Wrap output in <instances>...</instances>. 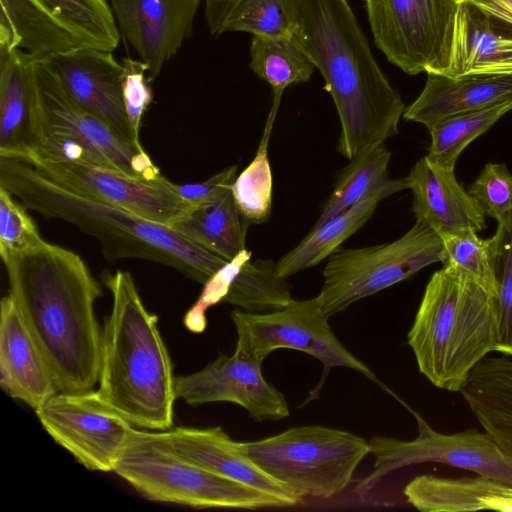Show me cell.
Masks as SVG:
<instances>
[{
  "label": "cell",
  "mask_w": 512,
  "mask_h": 512,
  "mask_svg": "<svg viewBox=\"0 0 512 512\" xmlns=\"http://www.w3.org/2000/svg\"><path fill=\"white\" fill-rule=\"evenodd\" d=\"M3 262L10 293L46 358L58 392L94 390L102 340L94 304L101 289L85 262L46 241Z\"/></svg>",
  "instance_id": "cell-1"
},
{
  "label": "cell",
  "mask_w": 512,
  "mask_h": 512,
  "mask_svg": "<svg viewBox=\"0 0 512 512\" xmlns=\"http://www.w3.org/2000/svg\"><path fill=\"white\" fill-rule=\"evenodd\" d=\"M325 80L348 160L398 133L404 102L378 66L348 0H296L292 35Z\"/></svg>",
  "instance_id": "cell-2"
},
{
  "label": "cell",
  "mask_w": 512,
  "mask_h": 512,
  "mask_svg": "<svg viewBox=\"0 0 512 512\" xmlns=\"http://www.w3.org/2000/svg\"><path fill=\"white\" fill-rule=\"evenodd\" d=\"M0 186L16 196L25 208L69 222L96 237L109 261L124 258L155 261L201 284H206L229 262L170 226L77 195L23 161L0 158Z\"/></svg>",
  "instance_id": "cell-3"
},
{
  "label": "cell",
  "mask_w": 512,
  "mask_h": 512,
  "mask_svg": "<svg viewBox=\"0 0 512 512\" xmlns=\"http://www.w3.org/2000/svg\"><path fill=\"white\" fill-rule=\"evenodd\" d=\"M113 298L102 328L98 393L134 427L166 431L173 424L175 376L157 327L131 274L102 275Z\"/></svg>",
  "instance_id": "cell-4"
},
{
  "label": "cell",
  "mask_w": 512,
  "mask_h": 512,
  "mask_svg": "<svg viewBox=\"0 0 512 512\" xmlns=\"http://www.w3.org/2000/svg\"><path fill=\"white\" fill-rule=\"evenodd\" d=\"M407 341L434 386L460 392L474 367L497 351V293L467 271L444 265L425 287Z\"/></svg>",
  "instance_id": "cell-5"
},
{
  "label": "cell",
  "mask_w": 512,
  "mask_h": 512,
  "mask_svg": "<svg viewBox=\"0 0 512 512\" xmlns=\"http://www.w3.org/2000/svg\"><path fill=\"white\" fill-rule=\"evenodd\" d=\"M114 473L153 502L249 510L288 506L271 493L183 458L163 440L160 432L134 428Z\"/></svg>",
  "instance_id": "cell-6"
},
{
  "label": "cell",
  "mask_w": 512,
  "mask_h": 512,
  "mask_svg": "<svg viewBox=\"0 0 512 512\" xmlns=\"http://www.w3.org/2000/svg\"><path fill=\"white\" fill-rule=\"evenodd\" d=\"M34 71L40 119L39 147L32 158L80 163L137 179L161 175L139 142L73 101L43 60L35 59Z\"/></svg>",
  "instance_id": "cell-7"
},
{
  "label": "cell",
  "mask_w": 512,
  "mask_h": 512,
  "mask_svg": "<svg viewBox=\"0 0 512 512\" xmlns=\"http://www.w3.org/2000/svg\"><path fill=\"white\" fill-rule=\"evenodd\" d=\"M237 443L257 467L299 500L340 494L370 453L369 441L321 425L292 427L261 440Z\"/></svg>",
  "instance_id": "cell-8"
},
{
  "label": "cell",
  "mask_w": 512,
  "mask_h": 512,
  "mask_svg": "<svg viewBox=\"0 0 512 512\" xmlns=\"http://www.w3.org/2000/svg\"><path fill=\"white\" fill-rule=\"evenodd\" d=\"M442 238L416 221L399 239L362 248H337L323 270L316 296L331 317L352 303L401 282L422 268L442 262Z\"/></svg>",
  "instance_id": "cell-9"
},
{
  "label": "cell",
  "mask_w": 512,
  "mask_h": 512,
  "mask_svg": "<svg viewBox=\"0 0 512 512\" xmlns=\"http://www.w3.org/2000/svg\"><path fill=\"white\" fill-rule=\"evenodd\" d=\"M235 325L237 342L235 352L259 362L274 350L289 348L307 353L324 367L323 380L331 368L346 367L362 373L379 383L371 369L354 356L335 336L329 316L323 311L317 297L293 300L288 305L268 312H247L236 308L230 312Z\"/></svg>",
  "instance_id": "cell-10"
},
{
  "label": "cell",
  "mask_w": 512,
  "mask_h": 512,
  "mask_svg": "<svg viewBox=\"0 0 512 512\" xmlns=\"http://www.w3.org/2000/svg\"><path fill=\"white\" fill-rule=\"evenodd\" d=\"M376 46L409 75L445 74L458 0H365Z\"/></svg>",
  "instance_id": "cell-11"
},
{
  "label": "cell",
  "mask_w": 512,
  "mask_h": 512,
  "mask_svg": "<svg viewBox=\"0 0 512 512\" xmlns=\"http://www.w3.org/2000/svg\"><path fill=\"white\" fill-rule=\"evenodd\" d=\"M415 414L418 436L411 441L374 436L369 440L374 457L372 471L363 478L356 493L364 497L389 473L410 465L439 463L466 469L512 486V468L484 431L467 430L442 434Z\"/></svg>",
  "instance_id": "cell-12"
},
{
  "label": "cell",
  "mask_w": 512,
  "mask_h": 512,
  "mask_svg": "<svg viewBox=\"0 0 512 512\" xmlns=\"http://www.w3.org/2000/svg\"><path fill=\"white\" fill-rule=\"evenodd\" d=\"M35 413L52 439L90 471L114 472L134 430L97 390L58 392Z\"/></svg>",
  "instance_id": "cell-13"
},
{
  "label": "cell",
  "mask_w": 512,
  "mask_h": 512,
  "mask_svg": "<svg viewBox=\"0 0 512 512\" xmlns=\"http://www.w3.org/2000/svg\"><path fill=\"white\" fill-rule=\"evenodd\" d=\"M55 184L85 198L130 211L147 220L170 226L193 207L173 183L159 175L137 179L74 162L34 157L26 162Z\"/></svg>",
  "instance_id": "cell-14"
},
{
  "label": "cell",
  "mask_w": 512,
  "mask_h": 512,
  "mask_svg": "<svg viewBox=\"0 0 512 512\" xmlns=\"http://www.w3.org/2000/svg\"><path fill=\"white\" fill-rule=\"evenodd\" d=\"M175 395L189 405L231 402L246 409L255 421L280 420L289 416L284 395L267 382L262 362L234 351L190 375L175 376Z\"/></svg>",
  "instance_id": "cell-15"
},
{
  "label": "cell",
  "mask_w": 512,
  "mask_h": 512,
  "mask_svg": "<svg viewBox=\"0 0 512 512\" xmlns=\"http://www.w3.org/2000/svg\"><path fill=\"white\" fill-rule=\"evenodd\" d=\"M43 61L73 101L122 136L139 142L125 111L122 64L112 51L79 46Z\"/></svg>",
  "instance_id": "cell-16"
},
{
  "label": "cell",
  "mask_w": 512,
  "mask_h": 512,
  "mask_svg": "<svg viewBox=\"0 0 512 512\" xmlns=\"http://www.w3.org/2000/svg\"><path fill=\"white\" fill-rule=\"evenodd\" d=\"M118 28L154 80L191 34L202 0H109Z\"/></svg>",
  "instance_id": "cell-17"
},
{
  "label": "cell",
  "mask_w": 512,
  "mask_h": 512,
  "mask_svg": "<svg viewBox=\"0 0 512 512\" xmlns=\"http://www.w3.org/2000/svg\"><path fill=\"white\" fill-rule=\"evenodd\" d=\"M0 386L35 411L58 393L46 358L10 292L0 303Z\"/></svg>",
  "instance_id": "cell-18"
},
{
  "label": "cell",
  "mask_w": 512,
  "mask_h": 512,
  "mask_svg": "<svg viewBox=\"0 0 512 512\" xmlns=\"http://www.w3.org/2000/svg\"><path fill=\"white\" fill-rule=\"evenodd\" d=\"M35 58L0 52V158L27 162L39 147V93Z\"/></svg>",
  "instance_id": "cell-19"
},
{
  "label": "cell",
  "mask_w": 512,
  "mask_h": 512,
  "mask_svg": "<svg viewBox=\"0 0 512 512\" xmlns=\"http://www.w3.org/2000/svg\"><path fill=\"white\" fill-rule=\"evenodd\" d=\"M446 168L422 157L406 177L413 193L416 221L440 236L461 230L480 232L485 228V214L477 201Z\"/></svg>",
  "instance_id": "cell-20"
},
{
  "label": "cell",
  "mask_w": 512,
  "mask_h": 512,
  "mask_svg": "<svg viewBox=\"0 0 512 512\" xmlns=\"http://www.w3.org/2000/svg\"><path fill=\"white\" fill-rule=\"evenodd\" d=\"M163 440L180 456L217 474L271 493L288 506L300 500L285 486L257 467L222 427H175L160 432Z\"/></svg>",
  "instance_id": "cell-21"
},
{
  "label": "cell",
  "mask_w": 512,
  "mask_h": 512,
  "mask_svg": "<svg viewBox=\"0 0 512 512\" xmlns=\"http://www.w3.org/2000/svg\"><path fill=\"white\" fill-rule=\"evenodd\" d=\"M512 99V74L448 76L427 72L422 92L403 117L429 128L457 114Z\"/></svg>",
  "instance_id": "cell-22"
},
{
  "label": "cell",
  "mask_w": 512,
  "mask_h": 512,
  "mask_svg": "<svg viewBox=\"0 0 512 512\" xmlns=\"http://www.w3.org/2000/svg\"><path fill=\"white\" fill-rule=\"evenodd\" d=\"M512 74V34L458 0L449 65L445 75Z\"/></svg>",
  "instance_id": "cell-23"
},
{
  "label": "cell",
  "mask_w": 512,
  "mask_h": 512,
  "mask_svg": "<svg viewBox=\"0 0 512 512\" xmlns=\"http://www.w3.org/2000/svg\"><path fill=\"white\" fill-rule=\"evenodd\" d=\"M460 393L512 468V358H483Z\"/></svg>",
  "instance_id": "cell-24"
},
{
  "label": "cell",
  "mask_w": 512,
  "mask_h": 512,
  "mask_svg": "<svg viewBox=\"0 0 512 512\" xmlns=\"http://www.w3.org/2000/svg\"><path fill=\"white\" fill-rule=\"evenodd\" d=\"M403 492L407 502L423 512H512V486L482 475L459 479L419 475Z\"/></svg>",
  "instance_id": "cell-25"
},
{
  "label": "cell",
  "mask_w": 512,
  "mask_h": 512,
  "mask_svg": "<svg viewBox=\"0 0 512 512\" xmlns=\"http://www.w3.org/2000/svg\"><path fill=\"white\" fill-rule=\"evenodd\" d=\"M0 52L20 49L38 60L81 45L33 0H0Z\"/></svg>",
  "instance_id": "cell-26"
},
{
  "label": "cell",
  "mask_w": 512,
  "mask_h": 512,
  "mask_svg": "<svg viewBox=\"0 0 512 512\" xmlns=\"http://www.w3.org/2000/svg\"><path fill=\"white\" fill-rule=\"evenodd\" d=\"M391 153L378 145L350 160L342 170L333 192L325 202L313 227H318L368 198L379 201L408 188L407 178L390 179L388 164Z\"/></svg>",
  "instance_id": "cell-27"
},
{
  "label": "cell",
  "mask_w": 512,
  "mask_h": 512,
  "mask_svg": "<svg viewBox=\"0 0 512 512\" xmlns=\"http://www.w3.org/2000/svg\"><path fill=\"white\" fill-rule=\"evenodd\" d=\"M241 217L230 189L212 202L193 207L170 227L204 249L231 261L246 250L248 224Z\"/></svg>",
  "instance_id": "cell-28"
},
{
  "label": "cell",
  "mask_w": 512,
  "mask_h": 512,
  "mask_svg": "<svg viewBox=\"0 0 512 512\" xmlns=\"http://www.w3.org/2000/svg\"><path fill=\"white\" fill-rule=\"evenodd\" d=\"M378 203L377 198H368L322 225L313 227L297 246L276 263L278 275L287 279L319 264L372 217Z\"/></svg>",
  "instance_id": "cell-29"
},
{
  "label": "cell",
  "mask_w": 512,
  "mask_h": 512,
  "mask_svg": "<svg viewBox=\"0 0 512 512\" xmlns=\"http://www.w3.org/2000/svg\"><path fill=\"white\" fill-rule=\"evenodd\" d=\"M81 45L113 51L119 28L106 0H33Z\"/></svg>",
  "instance_id": "cell-30"
},
{
  "label": "cell",
  "mask_w": 512,
  "mask_h": 512,
  "mask_svg": "<svg viewBox=\"0 0 512 512\" xmlns=\"http://www.w3.org/2000/svg\"><path fill=\"white\" fill-rule=\"evenodd\" d=\"M511 110L512 99L434 123L428 128L431 136L428 159L437 165L455 169L461 152Z\"/></svg>",
  "instance_id": "cell-31"
},
{
  "label": "cell",
  "mask_w": 512,
  "mask_h": 512,
  "mask_svg": "<svg viewBox=\"0 0 512 512\" xmlns=\"http://www.w3.org/2000/svg\"><path fill=\"white\" fill-rule=\"evenodd\" d=\"M250 58V68L271 85L274 95L282 96L289 85L309 81L315 68L289 37L253 35Z\"/></svg>",
  "instance_id": "cell-32"
},
{
  "label": "cell",
  "mask_w": 512,
  "mask_h": 512,
  "mask_svg": "<svg viewBox=\"0 0 512 512\" xmlns=\"http://www.w3.org/2000/svg\"><path fill=\"white\" fill-rule=\"evenodd\" d=\"M280 98V95H274L273 106L257 152L251 163L236 177L231 187L239 213L248 225L264 223L271 214L272 172L268 158V145Z\"/></svg>",
  "instance_id": "cell-33"
},
{
  "label": "cell",
  "mask_w": 512,
  "mask_h": 512,
  "mask_svg": "<svg viewBox=\"0 0 512 512\" xmlns=\"http://www.w3.org/2000/svg\"><path fill=\"white\" fill-rule=\"evenodd\" d=\"M287 279L278 275L272 260L247 261L233 281L224 302L247 312H268L293 301Z\"/></svg>",
  "instance_id": "cell-34"
},
{
  "label": "cell",
  "mask_w": 512,
  "mask_h": 512,
  "mask_svg": "<svg viewBox=\"0 0 512 512\" xmlns=\"http://www.w3.org/2000/svg\"><path fill=\"white\" fill-rule=\"evenodd\" d=\"M489 239L498 300L497 351L512 357V213Z\"/></svg>",
  "instance_id": "cell-35"
},
{
  "label": "cell",
  "mask_w": 512,
  "mask_h": 512,
  "mask_svg": "<svg viewBox=\"0 0 512 512\" xmlns=\"http://www.w3.org/2000/svg\"><path fill=\"white\" fill-rule=\"evenodd\" d=\"M296 24V0H241L229 18L225 32L292 38Z\"/></svg>",
  "instance_id": "cell-36"
},
{
  "label": "cell",
  "mask_w": 512,
  "mask_h": 512,
  "mask_svg": "<svg viewBox=\"0 0 512 512\" xmlns=\"http://www.w3.org/2000/svg\"><path fill=\"white\" fill-rule=\"evenodd\" d=\"M444 244L442 265H453L472 274L497 293L489 239L473 230H461L440 236Z\"/></svg>",
  "instance_id": "cell-37"
},
{
  "label": "cell",
  "mask_w": 512,
  "mask_h": 512,
  "mask_svg": "<svg viewBox=\"0 0 512 512\" xmlns=\"http://www.w3.org/2000/svg\"><path fill=\"white\" fill-rule=\"evenodd\" d=\"M25 206L12 198V194L0 186V255L5 260L40 245L44 240L38 233Z\"/></svg>",
  "instance_id": "cell-38"
},
{
  "label": "cell",
  "mask_w": 512,
  "mask_h": 512,
  "mask_svg": "<svg viewBox=\"0 0 512 512\" xmlns=\"http://www.w3.org/2000/svg\"><path fill=\"white\" fill-rule=\"evenodd\" d=\"M468 192L484 214L497 222L512 213V174L504 164H486Z\"/></svg>",
  "instance_id": "cell-39"
},
{
  "label": "cell",
  "mask_w": 512,
  "mask_h": 512,
  "mask_svg": "<svg viewBox=\"0 0 512 512\" xmlns=\"http://www.w3.org/2000/svg\"><path fill=\"white\" fill-rule=\"evenodd\" d=\"M149 67L142 60L126 57L122 60V94L129 123L138 133L141 118L153 93L150 85Z\"/></svg>",
  "instance_id": "cell-40"
},
{
  "label": "cell",
  "mask_w": 512,
  "mask_h": 512,
  "mask_svg": "<svg viewBox=\"0 0 512 512\" xmlns=\"http://www.w3.org/2000/svg\"><path fill=\"white\" fill-rule=\"evenodd\" d=\"M252 253L247 249L241 252L233 260L229 261L206 284L196 305L189 311L186 317L188 328L194 332H201L205 328L204 311L209 306L224 301L230 287L242 270Z\"/></svg>",
  "instance_id": "cell-41"
},
{
  "label": "cell",
  "mask_w": 512,
  "mask_h": 512,
  "mask_svg": "<svg viewBox=\"0 0 512 512\" xmlns=\"http://www.w3.org/2000/svg\"><path fill=\"white\" fill-rule=\"evenodd\" d=\"M236 171L237 165H232L204 182L185 185L173 183V188L182 199L191 205H204L218 199L231 189L236 179Z\"/></svg>",
  "instance_id": "cell-42"
},
{
  "label": "cell",
  "mask_w": 512,
  "mask_h": 512,
  "mask_svg": "<svg viewBox=\"0 0 512 512\" xmlns=\"http://www.w3.org/2000/svg\"><path fill=\"white\" fill-rule=\"evenodd\" d=\"M481 12L493 25L512 34V0H461Z\"/></svg>",
  "instance_id": "cell-43"
},
{
  "label": "cell",
  "mask_w": 512,
  "mask_h": 512,
  "mask_svg": "<svg viewBox=\"0 0 512 512\" xmlns=\"http://www.w3.org/2000/svg\"><path fill=\"white\" fill-rule=\"evenodd\" d=\"M241 0H204L205 20L210 33L218 37L225 32L226 24Z\"/></svg>",
  "instance_id": "cell-44"
}]
</instances>
